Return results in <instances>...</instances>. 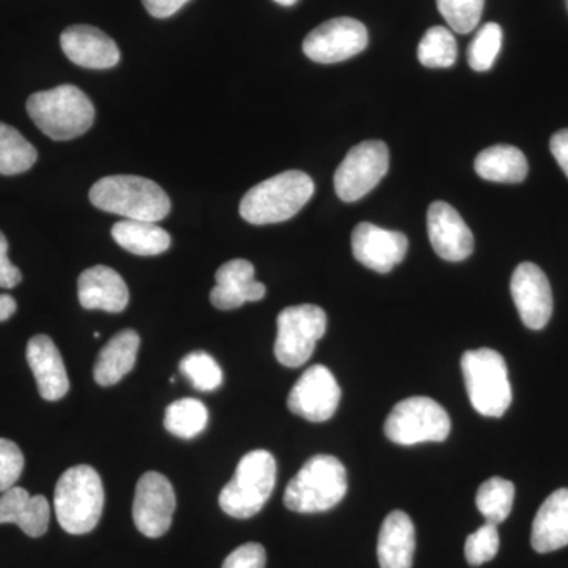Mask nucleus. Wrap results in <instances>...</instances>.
<instances>
[{
	"label": "nucleus",
	"mask_w": 568,
	"mask_h": 568,
	"mask_svg": "<svg viewBox=\"0 0 568 568\" xmlns=\"http://www.w3.org/2000/svg\"><path fill=\"white\" fill-rule=\"evenodd\" d=\"M17 301L9 294H0V323L10 320L17 312Z\"/></svg>",
	"instance_id": "nucleus-40"
},
{
	"label": "nucleus",
	"mask_w": 568,
	"mask_h": 568,
	"mask_svg": "<svg viewBox=\"0 0 568 568\" xmlns=\"http://www.w3.org/2000/svg\"><path fill=\"white\" fill-rule=\"evenodd\" d=\"M181 373L200 392L216 390L223 384V372L219 362L204 351L190 353L181 361Z\"/></svg>",
	"instance_id": "nucleus-31"
},
{
	"label": "nucleus",
	"mask_w": 568,
	"mask_h": 568,
	"mask_svg": "<svg viewBox=\"0 0 568 568\" xmlns=\"http://www.w3.org/2000/svg\"><path fill=\"white\" fill-rule=\"evenodd\" d=\"M530 544L537 552H552L568 545V488L547 497L532 523Z\"/></svg>",
	"instance_id": "nucleus-23"
},
{
	"label": "nucleus",
	"mask_w": 568,
	"mask_h": 568,
	"mask_svg": "<svg viewBox=\"0 0 568 568\" xmlns=\"http://www.w3.org/2000/svg\"><path fill=\"white\" fill-rule=\"evenodd\" d=\"M216 284L211 291V302L215 308H239L246 302H260L265 297V286L254 280V265L250 261L233 260L216 271Z\"/></svg>",
	"instance_id": "nucleus-18"
},
{
	"label": "nucleus",
	"mask_w": 568,
	"mask_h": 568,
	"mask_svg": "<svg viewBox=\"0 0 568 568\" xmlns=\"http://www.w3.org/2000/svg\"><path fill=\"white\" fill-rule=\"evenodd\" d=\"M111 235L123 250L138 256H156L171 246L168 231L152 222L122 220L112 226Z\"/></svg>",
	"instance_id": "nucleus-26"
},
{
	"label": "nucleus",
	"mask_w": 568,
	"mask_h": 568,
	"mask_svg": "<svg viewBox=\"0 0 568 568\" xmlns=\"http://www.w3.org/2000/svg\"><path fill=\"white\" fill-rule=\"evenodd\" d=\"M390 164L386 142L364 141L351 149L336 170L335 192L345 203L362 200L383 181Z\"/></svg>",
	"instance_id": "nucleus-10"
},
{
	"label": "nucleus",
	"mask_w": 568,
	"mask_h": 568,
	"mask_svg": "<svg viewBox=\"0 0 568 568\" xmlns=\"http://www.w3.org/2000/svg\"><path fill=\"white\" fill-rule=\"evenodd\" d=\"M347 493L346 467L332 455L310 458L284 491V506L295 514H321L338 506Z\"/></svg>",
	"instance_id": "nucleus-5"
},
{
	"label": "nucleus",
	"mask_w": 568,
	"mask_h": 568,
	"mask_svg": "<svg viewBox=\"0 0 568 568\" xmlns=\"http://www.w3.org/2000/svg\"><path fill=\"white\" fill-rule=\"evenodd\" d=\"M178 506L171 481L163 474L145 473L138 480L133 500V521L142 536L159 538L170 530Z\"/></svg>",
	"instance_id": "nucleus-11"
},
{
	"label": "nucleus",
	"mask_w": 568,
	"mask_h": 568,
	"mask_svg": "<svg viewBox=\"0 0 568 568\" xmlns=\"http://www.w3.org/2000/svg\"><path fill=\"white\" fill-rule=\"evenodd\" d=\"M463 376L470 405L485 417H503L511 405L506 361L497 351H467L462 357Z\"/></svg>",
	"instance_id": "nucleus-7"
},
{
	"label": "nucleus",
	"mask_w": 568,
	"mask_h": 568,
	"mask_svg": "<svg viewBox=\"0 0 568 568\" xmlns=\"http://www.w3.org/2000/svg\"><path fill=\"white\" fill-rule=\"evenodd\" d=\"M265 562L267 555L263 545L245 544L224 559L223 568H265Z\"/></svg>",
	"instance_id": "nucleus-36"
},
{
	"label": "nucleus",
	"mask_w": 568,
	"mask_h": 568,
	"mask_svg": "<svg viewBox=\"0 0 568 568\" xmlns=\"http://www.w3.org/2000/svg\"><path fill=\"white\" fill-rule=\"evenodd\" d=\"M22 274L17 265L11 264L9 260V241L0 231V287L11 290L21 283Z\"/></svg>",
	"instance_id": "nucleus-37"
},
{
	"label": "nucleus",
	"mask_w": 568,
	"mask_h": 568,
	"mask_svg": "<svg viewBox=\"0 0 568 568\" xmlns=\"http://www.w3.org/2000/svg\"><path fill=\"white\" fill-rule=\"evenodd\" d=\"M26 358L36 376L41 398L59 402L70 388L69 375L58 346L48 335H36L26 347Z\"/></svg>",
	"instance_id": "nucleus-19"
},
{
	"label": "nucleus",
	"mask_w": 568,
	"mask_h": 568,
	"mask_svg": "<svg viewBox=\"0 0 568 568\" xmlns=\"http://www.w3.org/2000/svg\"><path fill=\"white\" fill-rule=\"evenodd\" d=\"M50 518V503L44 496H31L20 487L0 496V525H17L26 536L37 538L47 534Z\"/></svg>",
	"instance_id": "nucleus-21"
},
{
	"label": "nucleus",
	"mask_w": 568,
	"mask_h": 568,
	"mask_svg": "<svg viewBox=\"0 0 568 568\" xmlns=\"http://www.w3.org/2000/svg\"><path fill=\"white\" fill-rule=\"evenodd\" d=\"M355 260L377 274H388L407 253V237L398 231H387L373 223H358L353 231Z\"/></svg>",
	"instance_id": "nucleus-15"
},
{
	"label": "nucleus",
	"mask_w": 568,
	"mask_h": 568,
	"mask_svg": "<svg viewBox=\"0 0 568 568\" xmlns=\"http://www.w3.org/2000/svg\"><path fill=\"white\" fill-rule=\"evenodd\" d=\"M62 51L77 65L89 70H108L121 61L115 41L92 26H71L61 36Z\"/></svg>",
	"instance_id": "nucleus-17"
},
{
	"label": "nucleus",
	"mask_w": 568,
	"mask_h": 568,
	"mask_svg": "<svg viewBox=\"0 0 568 568\" xmlns=\"http://www.w3.org/2000/svg\"><path fill=\"white\" fill-rule=\"evenodd\" d=\"M189 2L190 0H142L148 13L153 18H159V20L173 17Z\"/></svg>",
	"instance_id": "nucleus-38"
},
{
	"label": "nucleus",
	"mask_w": 568,
	"mask_h": 568,
	"mask_svg": "<svg viewBox=\"0 0 568 568\" xmlns=\"http://www.w3.org/2000/svg\"><path fill=\"white\" fill-rule=\"evenodd\" d=\"M274 2L278 3V6L283 7H293L298 0H274Z\"/></svg>",
	"instance_id": "nucleus-41"
},
{
	"label": "nucleus",
	"mask_w": 568,
	"mask_h": 568,
	"mask_svg": "<svg viewBox=\"0 0 568 568\" xmlns=\"http://www.w3.org/2000/svg\"><path fill=\"white\" fill-rule=\"evenodd\" d=\"M429 242L437 256L448 263H462L474 252V235L450 204L435 201L426 215Z\"/></svg>",
	"instance_id": "nucleus-16"
},
{
	"label": "nucleus",
	"mask_w": 568,
	"mask_h": 568,
	"mask_svg": "<svg viewBox=\"0 0 568 568\" xmlns=\"http://www.w3.org/2000/svg\"><path fill=\"white\" fill-rule=\"evenodd\" d=\"M476 173L489 182L519 183L529 173L528 159L518 148L497 144L478 153Z\"/></svg>",
	"instance_id": "nucleus-25"
},
{
	"label": "nucleus",
	"mask_w": 568,
	"mask_h": 568,
	"mask_svg": "<svg viewBox=\"0 0 568 568\" xmlns=\"http://www.w3.org/2000/svg\"><path fill=\"white\" fill-rule=\"evenodd\" d=\"M141 338L133 328H125L112 336L97 357L93 377L103 387L114 386L132 372L136 364Z\"/></svg>",
	"instance_id": "nucleus-24"
},
{
	"label": "nucleus",
	"mask_w": 568,
	"mask_h": 568,
	"mask_svg": "<svg viewBox=\"0 0 568 568\" xmlns=\"http://www.w3.org/2000/svg\"><path fill=\"white\" fill-rule=\"evenodd\" d=\"M452 422L447 410L428 396L403 399L388 414L384 433L399 446L422 443H443L450 435Z\"/></svg>",
	"instance_id": "nucleus-8"
},
{
	"label": "nucleus",
	"mask_w": 568,
	"mask_h": 568,
	"mask_svg": "<svg viewBox=\"0 0 568 568\" xmlns=\"http://www.w3.org/2000/svg\"><path fill=\"white\" fill-rule=\"evenodd\" d=\"M510 293L523 324L541 331L552 315V293L547 275L534 263H523L511 275Z\"/></svg>",
	"instance_id": "nucleus-14"
},
{
	"label": "nucleus",
	"mask_w": 568,
	"mask_h": 568,
	"mask_svg": "<svg viewBox=\"0 0 568 568\" xmlns=\"http://www.w3.org/2000/svg\"><path fill=\"white\" fill-rule=\"evenodd\" d=\"M37 149L13 126L0 122V174L17 175L31 170Z\"/></svg>",
	"instance_id": "nucleus-28"
},
{
	"label": "nucleus",
	"mask_w": 568,
	"mask_h": 568,
	"mask_svg": "<svg viewBox=\"0 0 568 568\" xmlns=\"http://www.w3.org/2000/svg\"><path fill=\"white\" fill-rule=\"evenodd\" d=\"M497 526L485 523L476 532L466 538L465 556L470 566L478 567L496 558L499 551Z\"/></svg>",
	"instance_id": "nucleus-34"
},
{
	"label": "nucleus",
	"mask_w": 568,
	"mask_h": 568,
	"mask_svg": "<svg viewBox=\"0 0 568 568\" xmlns=\"http://www.w3.org/2000/svg\"><path fill=\"white\" fill-rule=\"evenodd\" d=\"M437 9L452 31L469 33L477 28L484 13L485 0H436Z\"/></svg>",
	"instance_id": "nucleus-33"
},
{
	"label": "nucleus",
	"mask_w": 568,
	"mask_h": 568,
	"mask_svg": "<svg viewBox=\"0 0 568 568\" xmlns=\"http://www.w3.org/2000/svg\"><path fill=\"white\" fill-rule=\"evenodd\" d=\"M418 61L428 69H448L458 58V44L450 29L436 26L428 29L417 50Z\"/></svg>",
	"instance_id": "nucleus-30"
},
{
	"label": "nucleus",
	"mask_w": 568,
	"mask_h": 568,
	"mask_svg": "<svg viewBox=\"0 0 568 568\" xmlns=\"http://www.w3.org/2000/svg\"><path fill=\"white\" fill-rule=\"evenodd\" d=\"M104 489L102 477L92 466L70 467L59 478L54 491L55 517L73 536L92 532L102 518Z\"/></svg>",
	"instance_id": "nucleus-4"
},
{
	"label": "nucleus",
	"mask_w": 568,
	"mask_h": 568,
	"mask_svg": "<svg viewBox=\"0 0 568 568\" xmlns=\"http://www.w3.org/2000/svg\"><path fill=\"white\" fill-rule=\"evenodd\" d=\"M275 357L280 364L297 368L315 353L317 342L327 331V315L321 306H287L276 320Z\"/></svg>",
	"instance_id": "nucleus-9"
},
{
	"label": "nucleus",
	"mask_w": 568,
	"mask_h": 568,
	"mask_svg": "<svg viewBox=\"0 0 568 568\" xmlns=\"http://www.w3.org/2000/svg\"><path fill=\"white\" fill-rule=\"evenodd\" d=\"M24 470V455L10 439L0 437V493L13 488Z\"/></svg>",
	"instance_id": "nucleus-35"
},
{
	"label": "nucleus",
	"mask_w": 568,
	"mask_h": 568,
	"mask_svg": "<svg viewBox=\"0 0 568 568\" xmlns=\"http://www.w3.org/2000/svg\"><path fill=\"white\" fill-rule=\"evenodd\" d=\"M78 298L85 310L122 313L129 306L130 294L126 283L114 268L93 265L78 280Z\"/></svg>",
	"instance_id": "nucleus-20"
},
{
	"label": "nucleus",
	"mask_w": 568,
	"mask_h": 568,
	"mask_svg": "<svg viewBox=\"0 0 568 568\" xmlns=\"http://www.w3.org/2000/svg\"><path fill=\"white\" fill-rule=\"evenodd\" d=\"M209 410L200 399L182 398L171 403L164 413V428L181 439H194L204 432Z\"/></svg>",
	"instance_id": "nucleus-27"
},
{
	"label": "nucleus",
	"mask_w": 568,
	"mask_h": 568,
	"mask_svg": "<svg viewBox=\"0 0 568 568\" xmlns=\"http://www.w3.org/2000/svg\"><path fill=\"white\" fill-rule=\"evenodd\" d=\"M315 194V182L302 171H286L257 183L245 194L241 215L252 224L286 222L297 215Z\"/></svg>",
	"instance_id": "nucleus-3"
},
{
	"label": "nucleus",
	"mask_w": 568,
	"mask_h": 568,
	"mask_svg": "<svg viewBox=\"0 0 568 568\" xmlns=\"http://www.w3.org/2000/svg\"><path fill=\"white\" fill-rule=\"evenodd\" d=\"M29 115L40 132L54 141H70L91 129L95 108L77 85L63 84L29 97Z\"/></svg>",
	"instance_id": "nucleus-2"
},
{
	"label": "nucleus",
	"mask_w": 568,
	"mask_h": 568,
	"mask_svg": "<svg viewBox=\"0 0 568 568\" xmlns=\"http://www.w3.org/2000/svg\"><path fill=\"white\" fill-rule=\"evenodd\" d=\"M416 552V528L409 515L392 511L384 519L377 537V560L381 568H410Z\"/></svg>",
	"instance_id": "nucleus-22"
},
{
	"label": "nucleus",
	"mask_w": 568,
	"mask_h": 568,
	"mask_svg": "<svg viewBox=\"0 0 568 568\" xmlns=\"http://www.w3.org/2000/svg\"><path fill=\"white\" fill-rule=\"evenodd\" d=\"M368 47V31L361 21L353 18H335L325 21L306 36V58L317 63L345 62L361 54Z\"/></svg>",
	"instance_id": "nucleus-12"
},
{
	"label": "nucleus",
	"mask_w": 568,
	"mask_h": 568,
	"mask_svg": "<svg viewBox=\"0 0 568 568\" xmlns=\"http://www.w3.org/2000/svg\"><path fill=\"white\" fill-rule=\"evenodd\" d=\"M549 149H551L552 156L568 178V129L559 130L558 133L552 134Z\"/></svg>",
	"instance_id": "nucleus-39"
},
{
	"label": "nucleus",
	"mask_w": 568,
	"mask_h": 568,
	"mask_svg": "<svg viewBox=\"0 0 568 568\" xmlns=\"http://www.w3.org/2000/svg\"><path fill=\"white\" fill-rule=\"evenodd\" d=\"M91 203L100 211L121 215L125 220L162 222L171 211L166 192L140 175H108L93 183Z\"/></svg>",
	"instance_id": "nucleus-1"
},
{
	"label": "nucleus",
	"mask_w": 568,
	"mask_h": 568,
	"mask_svg": "<svg viewBox=\"0 0 568 568\" xmlns=\"http://www.w3.org/2000/svg\"><path fill=\"white\" fill-rule=\"evenodd\" d=\"M342 399V388L334 373L324 365L305 369L287 396V407L295 416L310 422H325L334 417Z\"/></svg>",
	"instance_id": "nucleus-13"
},
{
	"label": "nucleus",
	"mask_w": 568,
	"mask_h": 568,
	"mask_svg": "<svg viewBox=\"0 0 568 568\" xmlns=\"http://www.w3.org/2000/svg\"><path fill=\"white\" fill-rule=\"evenodd\" d=\"M515 500V485L506 478L493 477L478 488L476 503L478 511L489 525H500L511 514Z\"/></svg>",
	"instance_id": "nucleus-29"
},
{
	"label": "nucleus",
	"mask_w": 568,
	"mask_h": 568,
	"mask_svg": "<svg viewBox=\"0 0 568 568\" xmlns=\"http://www.w3.org/2000/svg\"><path fill=\"white\" fill-rule=\"evenodd\" d=\"M503 47V29L496 22H488L481 26L476 39L467 50V62L470 69L476 71H488L495 65L497 54Z\"/></svg>",
	"instance_id": "nucleus-32"
},
{
	"label": "nucleus",
	"mask_w": 568,
	"mask_h": 568,
	"mask_svg": "<svg viewBox=\"0 0 568 568\" xmlns=\"http://www.w3.org/2000/svg\"><path fill=\"white\" fill-rule=\"evenodd\" d=\"M276 462L267 450H253L239 462L234 477L220 493L219 504L230 517L246 519L260 514L274 493Z\"/></svg>",
	"instance_id": "nucleus-6"
}]
</instances>
